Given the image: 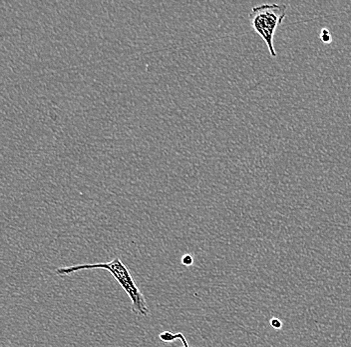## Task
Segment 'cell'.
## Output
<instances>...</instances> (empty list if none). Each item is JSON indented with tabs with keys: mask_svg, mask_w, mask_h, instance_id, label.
<instances>
[{
	"mask_svg": "<svg viewBox=\"0 0 351 347\" xmlns=\"http://www.w3.org/2000/svg\"><path fill=\"white\" fill-rule=\"evenodd\" d=\"M104 269L108 271L114 280L117 281L121 289L126 292L132 303V311L142 317H147L150 314L148 304L145 300L144 294L140 291L139 287L131 276L130 270L122 262L119 258H115L108 262L93 263V265H78L73 267H59L56 269L57 276H66L82 270Z\"/></svg>",
	"mask_w": 351,
	"mask_h": 347,
	"instance_id": "obj_1",
	"label": "cell"
},
{
	"mask_svg": "<svg viewBox=\"0 0 351 347\" xmlns=\"http://www.w3.org/2000/svg\"><path fill=\"white\" fill-rule=\"evenodd\" d=\"M287 12V6L284 3L262 4L252 8L250 14L252 28L262 37L273 57L278 56L274 45V34L278 26L284 23Z\"/></svg>",
	"mask_w": 351,
	"mask_h": 347,
	"instance_id": "obj_2",
	"label": "cell"
},
{
	"mask_svg": "<svg viewBox=\"0 0 351 347\" xmlns=\"http://www.w3.org/2000/svg\"><path fill=\"white\" fill-rule=\"evenodd\" d=\"M160 336V339L163 340L164 342H172L176 339H179V333L173 335L170 331H164Z\"/></svg>",
	"mask_w": 351,
	"mask_h": 347,
	"instance_id": "obj_3",
	"label": "cell"
},
{
	"mask_svg": "<svg viewBox=\"0 0 351 347\" xmlns=\"http://www.w3.org/2000/svg\"><path fill=\"white\" fill-rule=\"evenodd\" d=\"M320 39H322V43H326V45H329L332 41V35H331L330 32L326 30V28H324L320 32Z\"/></svg>",
	"mask_w": 351,
	"mask_h": 347,
	"instance_id": "obj_4",
	"label": "cell"
},
{
	"mask_svg": "<svg viewBox=\"0 0 351 347\" xmlns=\"http://www.w3.org/2000/svg\"><path fill=\"white\" fill-rule=\"evenodd\" d=\"M181 262L184 267H191V265H194V258L191 254H185V256H182Z\"/></svg>",
	"mask_w": 351,
	"mask_h": 347,
	"instance_id": "obj_5",
	"label": "cell"
},
{
	"mask_svg": "<svg viewBox=\"0 0 351 347\" xmlns=\"http://www.w3.org/2000/svg\"><path fill=\"white\" fill-rule=\"evenodd\" d=\"M271 325L274 329H280L282 327V322L278 318H273L271 320Z\"/></svg>",
	"mask_w": 351,
	"mask_h": 347,
	"instance_id": "obj_6",
	"label": "cell"
},
{
	"mask_svg": "<svg viewBox=\"0 0 351 347\" xmlns=\"http://www.w3.org/2000/svg\"><path fill=\"white\" fill-rule=\"evenodd\" d=\"M179 339H181L182 342H183V344H184V346L183 347H190V346H189L188 342H186L185 336L182 335V333H179Z\"/></svg>",
	"mask_w": 351,
	"mask_h": 347,
	"instance_id": "obj_7",
	"label": "cell"
}]
</instances>
